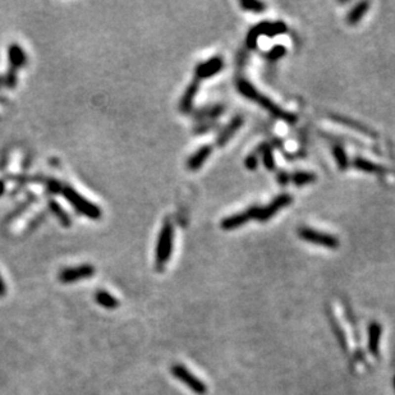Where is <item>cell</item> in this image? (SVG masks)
<instances>
[{"label": "cell", "instance_id": "cell-1", "mask_svg": "<svg viewBox=\"0 0 395 395\" xmlns=\"http://www.w3.org/2000/svg\"><path fill=\"white\" fill-rule=\"evenodd\" d=\"M60 193L78 213H81L88 219L99 220L101 218V209L99 206H96L93 202L85 198L82 195H80L76 189L72 188L71 185H63L62 189H60Z\"/></svg>", "mask_w": 395, "mask_h": 395}, {"label": "cell", "instance_id": "cell-2", "mask_svg": "<svg viewBox=\"0 0 395 395\" xmlns=\"http://www.w3.org/2000/svg\"><path fill=\"white\" fill-rule=\"evenodd\" d=\"M173 241H174V229L172 222L167 221L161 228L159 233L156 250H155V261L158 270H163L165 263L169 261L172 252H173Z\"/></svg>", "mask_w": 395, "mask_h": 395}, {"label": "cell", "instance_id": "cell-3", "mask_svg": "<svg viewBox=\"0 0 395 395\" xmlns=\"http://www.w3.org/2000/svg\"><path fill=\"white\" fill-rule=\"evenodd\" d=\"M287 25L284 22L276 21V22H263L260 25L255 26L251 28V31L247 35V47L248 49H255L257 46V40L261 35L265 36L274 37L278 35L287 32Z\"/></svg>", "mask_w": 395, "mask_h": 395}, {"label": "cell", "instance_id": "cell-4", "mask_svg": "<svg viewBox=\"0 0 395 395\" xmlns=\"http://www.w3.org/2000/svg\"><path fill=\"white\" fill-rule=\"evenodd\" d=\"M170 372L176 380L184 384L191 392L197 395H205L207 393V386L204 381H201L196 375H193L188 368L180 363H176L170 367Z\"/></svg>", "mask_w": 395, "mask_h": 395}, {"label": "cell", "instance_id": "cell-5", "mask_svg": "<svg viewBox=\"0 0 395 395\" xmlns=\"http://www.w3.org/2000/svg\"><path fill=\"white\" fill-rule=\"evenodd\" d=\"M298 235L303 241L318 244V246H322L325 248L335 250V248L339 247V239L337 237H334V235L329 234V233L318 232V230L311 228H301L298 230Z\"/></svg>", "mask_w": 395, "mask_h": 395}, {"label": "cell", "instance_id": "cell-6", "mask_svg": "<svg viewBox=\"0 0 395 395\" xmlns=\"http://www.w3.org/2000/svg\"><path fill=\"white\" fill-rule=\"evenodd\" d=\"M95 267L90 263H84V265L76 266V267H67L63 269L58 274L59 281H62L63 284H71L76 281L85 280V279H90L95 275Z\"/></svg>", "mask_w": 395, "mask_h": 395}, {"label": "cell", "instance_id": "cell-7", "mask_svg": "<svg viewBox=\"0 0 395 395\" xmlns=\"http://www.w3.org/2000/svg\"><path fill=\"white\" fill-rule=\"evenodd\" d=\"M292 201H293V198H292L290 195H288V193H283V195L278 196L272 202H270V205H267L263 209H260L256 219L260 220V221H267L278 211H280L281 209H284L288 205L292 204Z\"/></svg>", "mask_w": 395, "mask_h": 395}, {"label": "cell", "instance_id": "cell-8", "mask_svg": "<svg viewBox=\"0 0 395 395\" xmlns=\"http://www.w3.org/2000/svg\"><path fill=\"white\" fill-rule=\"evenodd\" d=\"M251 100H255V101L259 102L260 105L263 106V108L265 109V110H267L270 113V114L275 115L276 118L284 119V121L289 122V123H294V122L297 121L296 115L290 114V113H288V111H284L283 109L279 108L278 105H275L274 102H272L270 99H267L266 96L260 95L259 91H257V90H256V92L253 93V96L251 97Z\"/></svg>", "mask_w": 395, "mask_h": 395}, {"label": "cell", "instance_id": "cell-9", "mask_svg": "<svg viewBox=\"0 0 395 395\" xmlns=\"http://www.w3.org/2000/svg\"><path fill=\"white\" fill-rule=\"evenodd\" d=\"M259 211L260 207H250V209L244 211V213H239L235 214V215L228 216V218H225V219L221 221V228L224 229V230H233V229L239 228V226H242L247 221H250L251 219H256Z\"/></svg>", "mask_w": 395, "mask_h": 395}, {"label": "cell", "instance_id": "cell-10", "mask_svg": "<svg viewBox=\"0 0 395 395\" xmlns=\"http://www.w3.org/2000/svg\"><path fill=\"white\" fill-rule=\"evenodd\" d=\"M224 67V63H222L221 58L219 56H215V58L209 59L207 62L201 63L200 65H197L196 68V74H197V78L200 80H205V78H210L215 74L219 73L221 71V68Z\"/></svg>", "mask_w": 395, "mask_h": 395}, {"label": "cell", "instance_id": "cell-11", "mask_svg": "<svg viewBox=\"0 0 395 395\" xmlns=\"http://www.w3.org/2000/svg\"><path fill=\"white\" fill-rule=\"evenodd\" d=\"M383 327L379 322H371L368 325V349L374 355H379L380 340H381Z\"/></svg>", "mask_w": 395, "mask_h": 395}, {"label": "cell", "instance_id": "cell-12", "mask_svg": "<svg viewBox=\"0 0 395 395\" xmlns=\"http://www.w3.org/2000/svg\"><path fill=\"white\" fill-rule=\"evenodd\" d=\"M211 154V146H202L201 148H198L195 154L192 155L191 158L187 161V168L189 170H197L200 169L202 165L205 164V161L209 159Z\"/></svg>", "mask_w": 395, "mask_h": 395}, {"label": "cell", "instance_id": "cell-13", "mask_svg": "<svg viewBox=\"0 0 395 395\" xmlns=\"http://www.w3.org/2000/svg\"><path fill=\"white\" fill-rule=\"evenodd\" d=\"M242 124H243V119H242V117L238 115V117L233 118L232 121H230V123L222 130V132L220 133L219 137H218V145L219 146L226 145V142H228L229 139L234 136V133L241 128Z\"/></svg>", "mask_w": 395, "mask_h": 395}, {"label": "cell", "instance_id": "cell-14", "mask_svg": "<svg viewBox=\"0 0 395 395\" xmlns=\"http://www.w3.org/2000/svg\"><path fill=\"white\" fill-rule=\"evenodd\" d=\"M8 56H9V63L12 69L22 68L26 63V54L19 45L12 44L8 49Z\"/></svg>", "mask_w": 395, "mask_h": 395}, {"label": "cell", "instance_id": "cell-15", "mask_svg": "<svg viewBox=\"0 0 395 395\" xmlns=\"http://www.w3.org/2000/svg\"><path fill=\"white\" fill-rule=\"evenodd\" d=\"M198 86H200V84H198V81L196 80L187 87V90H185L184 95H183L182 100H180V110H182L183 113H188V111L192 109L193 100H195L196 95H197Z\"/></svg>", "mask_w": 395, "mask_h": 395}, {"label": "cell", "instance_id": "cell-16", "mask_svg": "<svg viewBox=\"0 0 395 395\" xmlns=\"http://www.w3.org/2000/svg\"><path fill=\"white\" fill-rule=\"evenodd\" d=\"M95 301L97 305L102 306L106 309H115L119 306V302L115 300V297L111 296L106 290H97L95 293Z\"/></svg>", "mask_w": 395, "mask_h": 395}, {"label": "cell", "instance_id": "cell-17", "mask_svg": "<svg viewBox=\"0 0 395 395\" xmlns=\"http://www.w3.org/2000/svg\"><path fill=\"white\" fill-rule=\"evenodd\" d=\"M353 165L354 168H357L361 172H366V173H384L385 169L383 167H380L377 164H374L372 161L366 160L363 158H355L353 160Z\"/></svg>", "mask_w": 395, "mask_h": 395}, {"label": "cell", "instance_id": "cell-18", "mask_svg": "<svg viewBox=\"0 0 395 395\" xmlns=\"http://www.w3.org/2000/svg\"><path fill=\"white\" fill-rule=\"evenodd\" d=\"M49 209L51 210V213L55 215V218L59 220V222H60L63 226H65V228L71 226V224H72L71 218H69L68 214L65 213L64 209H63V207L60 206L58 202H55V201H50Z\"/></svg>", "mask_w": 395, "mask_h": 395}, {"label": "cell", "instance_id": "cell-19", "mask_svg": "<svg viewBox=\"0 0 395 395\" xmlns=\"http://www.w3.org/2000/svg\"><path fill=\"white\" fill-rule=\"evenodd\" d=\"M368 6H370V3H367V1H361V3L357 4V5L349 12L348 17H347L349 25H355V23H358V22L361 21L362 17H363L364 14H366V12H367Z\"/></svg>", "mask_w": 395, "mask_h": 395}, {"label": "cell", "instance_id": "cell-20", "mask_svg": "<svg viewBox=\"0 0 395 395\" xmlns=\"http://www.w3.org/2000/svg\"><path fill=\"white\" fill-rule=\"evenodd\" d=\"M292 180H293V183L296 185L302 187V185L315 182L316 176L313 173H309V172H297V173H294L292 176Z\"/></svg>", "mask_w": 395, "mask_h": 395}, {"label": "cell", "instance_id": "cell-21", "mask_svg": "<svg viewBox=\"0 0 395 395\" xmlns=\"http://www.w3.org/2000/svg\"><path fill=\"white\" fill-rule=\"evenodd\" d=\"M333 154L334 158L337 160L338 167H339L340 170H346L348 168V158H347V154L344 151V148L342 146H335L333 148Z\"/></svg>", "mask_w": 395, "mask_h": 395}, {"label": "cell", "instance_id": "cell-22", "mask_svg": "<svg viewBox=\"0 0 395 395\" xmlns=\"http://www.w3.org/2000/svg\"><path fill=\"white\" fill-rule=\"evenodd\" d=\"M239 5L243 8L244 10H248V12H253V13H261L265 10L266 5L261 1H257V0H242Z\"/></svg>", "mask_w": 395, "mask_h": 395}, {"label": "cell", "instance_id": "cell-23", "mask_svg": "<svg viewBox=\"0 0 395 395\" xmlns=\"http://www.w3.org/2000/svg\"><path fill=\"white\" fill-rule=\"evenodd\" d=\"M263 163L267 170L275 169V159L269 145H263Z\"/></svg>", "mask_w": 395, "mask_h": 395}, {"label": "cell", "instance_id": "cell-24", "mask_svg": "<svg viewBox=\"0 0 395 395\" xmlns=\"http://www.w3.org/2000/svg\"><path fill=\"white\" fill-rule=\"evenodd\" d=\"M285 54H287V49H285L283 45H276V46H274L271 50H270L266 56H267L270 60L275 62V60H278V59L283 58Z\"/></svg>", "mask_w": 395, "mask_h": 395}, {"label": "cell", "instance_id": "cell-25", "mask_svg": "<svg viewBox=\"0 0 395 395\" xmlns=\"http://www.w3.org/2000/svg\"><path fill=\"white\" fill-rule=\"evenodd\" d=\"M246 168H247L248 170H255L257 168V165H259V160H257V156L256 155L251 154L250 156H247V159H246Z\"/></svg>", "mask_w": 395, "mask_h": 395}, {"label": "cell", "instance_id": "cell-26", "mask_svg": "<svg viewBox=\"0 0 395 395\" xmlns=\"http://www.w3.org/2000/svg\"><path fill=\"white\" fill-rule=\"evenodd\" d=\"M62 187H63L62 183L58 182V180L55 179H50L49 183H47V188L53 192V193H59L60 189H62Z\"/></svg>", "mask_w": 395, "mask_h": 395}, {"label": "cell", "instance_id": "cell-27", "mask_svg": "<svg viewBox=\"0 0 395 395\" xmlns=\"http://www.w3.org/2000/svg\"><path fill=\"white\" fill-rule=\"evenodd\" d=\"M220 113H222V106L218 105V106H214V108L211 109V110L209 111L206 115L210 118H216L218 115H220Z\"/></svg>", "mask_w": 395, "mask_h": 395}, {"label": "cell", "instance_id": "cell-28", "mask_svg": "<svg viewBox=\"0 0 395 395\" xmlns=\"http://www.w3.org/2000/svg\"><path fill=\"white\" fill-rule=\"evenodd\" d=\"M289 174L285 173V172H280V173L278 174V180L280 184H287L288 182H289Z\"/></svg>", "mask_w": 395, "mask_h": 395}, {"label": "cell", "instance_id": "cell-29", "mask_svg": "<svg viewBox=\"0 0 395 395\" xmlns=\"http://www.w3.org/2000/svg\"><path fill=\"white\" fill-rule=\"evenodd\" d=\"M6 293V287H5V283H4L3 278H1V275H0V297H4Z\"/></svg>", "mask_w": 395, "mask_h": 395}, {"label": "cell", "instance_id": "cell-30", "mask_svg": "<svg viewBox=\"0 0 395 395\" xmlns=\"http://www.w3.org/2000/svg\"><path fill=\"white\" fill-rule=\"evenodd\" d=\"M4 191H5V183H4L3 180H0V197L3 196Z\"/></svg>", "mask_w": 395, "mask_h": 395}, {"label": "cell", "instance_id": "cell-31", "mask_svg": "<svg viewBox=\"0 0 395 395\" xmlns=\"http://www.w3.org/2000/svg\"><path fill=\"white\" fill-rule=\"evenodd\" d=\"M394 386H395V379H394Z\"/></svg>", "mask_w": 395, "mask_h": 395}]
</instances>
